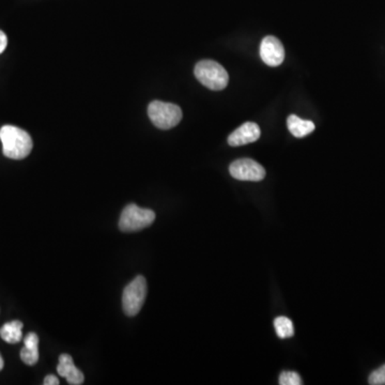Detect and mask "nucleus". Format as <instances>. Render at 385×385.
Listing matches in <instances>:
<instances>
[{
	"instance_id": "f257e3e1",
	"label": "nucleus",
	"mask_w": 385,
	"mask_h": 385,
	"mask_svg": "<svg viewBox=\"0 0 385 385\" xmlns=\"http://www.w3.org/2000/svg\"><path fill=\"white\" fill-rule=\"evenodd\" d=\"M0 140L3 143V155L12 160H23L34 147L30 135L17 126H5L0 129Z\"/></svg>"
},
{
	"instance_id": "f03ea898",
	"label": "nucleus",
	"mask_w": 385,
	"mask_h": 385,
	"mask_svg": "<svg viewBox=\"0 0 385 385\" xmlns=\"http://www.w3.org/2000/svg\"><path fill=\"white\" fill-rule=\"evenodd\" d=\"M194 73L197 80L210 90L219 92L228 85V73L215 60H201L195 66Z\"/></svg>"
},
{
	"instance_id": "7ed1b4c3",
	"label": "nucleus",
	"mask_w": 385,
	"mask_h": 385,
	"mask_svg": "<svg viewBox=\"0 0 385 385\" xmlns=\"http://www.w3.org/2000/svg\"><path fill=\"white\" fill-rule=\"evenodd\" d=\"M148 116L152 124L161 130H169L180 124L182 110L173 103L153 101L149 104Z\"/></svg>"
},
{
	"instance_id": "20e7f679",
	"label": "nucleus",
	"mask_w": 385,
	"mask_h": 385,
	"mask_svg": "<svg viewBox=\"0 0 385 385\" xmlns=\"http://www.w3.org/2000/svg\"><path fill=\"white\" fill-rule=\"evenodd\" d=\"M155 213L152 210L144 209L136 205H129L121 213L119 228L124 233H135L152 225Z\"/></svg>"
},
{
	"instance_id": "39448f33",
	"label": "nucleus",
	"mask_w": 385,
	"mask_h": 385,
	"mask_svg": "<svg viewBox=\"0 0 385 385\" xmlns=\"http://www.w3.org/2000/svg\"><path fill=\"white\" fill-rule=\"evenodd\" d=\"M147 296V281L144 276L135 277L124 291L122 306L126 316H136L144 305Z\"/></svg>"
},
{
	"instance_id": "423d86ee",
	"label": "nucleus",
	"mask_w": 385,
	"mask_h": 385,
	"mask_svg": "<svg viewBox=\"0 0 385 385\" xmlns=\"http://www.w3.org/2000/svg\"><path fill=\"white\" fill-rule=\"evenodd\" d=\"M231 176L240 181L258 182L265 179L266 169L251 159H240L231 163L229 167Z\"/></svg>"
},
{
	"instance_id": "0eeeda50",
	"label": "nucleus",
	"mask_w": 385,
	"mask_h": 385,
	"mask_svg": "<svg viewBox=\"0 0 385 385\" xmlns=\"http://www.w3.org/2000/svg\"><path fill=\"white\" fill-rule=\"evenodd\" d=\"M260 57L268 66H281L285 59V48L277 38L268 36L260 44Z\"/></svg>"
},
{
	"instance_id": "6e6552de",
	"label": "nucleus",
	"mask_w": 385,
	"mask_h": 385,
	"mask_svg": "<svg viewBox=\"0 0 385 385\" xmlns=\"http://www.w3.org/2000/svg\"><path fill=\"white\" fill-rule=\"evenodd\" d=\"M261 135L259 126L255 122H245L238 128L235 132L231 133L228 137V144L231 147L244 146L257 142Z\"/></svg>"
},
{
	"instance_id": "1a4fd4ad",
	"label": "nucleus",
	"mask_w": 385,
	"mask_h": 385,
	"mask_svg": "<svg viewBox=\"0 0 385 385\" xmlns=\"http://www.w3.org/2000/svg\"><path fill=\"white\" fill-rule=\"evenodd\" d=\"M57 372L59 376L64 377L68 384L80 385L84 383V374L74 365L73 358L68 354H61L59 356Z\"/></svg>"
},
{
	"instance_id": "9d476101",
	"label": "nucleus",
	"mask_w": 385,
	"mask_h": 385,
	"mask_svg": "<svg viewBox=\"0 0 385 385\" xmlns=\"http://www.w3.org/2000/svg\"><path fill=\"white\" fill-rule=\"evenodd\" d=\"M21 358L29 366L37 364L39 361V337L37 334L29 333L24 338V348L21 350Z\"/></svg>"
},
{
	"instance_id": "9b49d317",
	"label": "nucleus",
	"mask_w": 385,
	"mask_h": 385,
	"mask_svg": "<svg viewBox=\"0 0 385 385\" xmlns=\"http://www.w3.org/2000/svg\"><path fill=\"white\" fill-rule=\"evenodd\" d=\"M287 126L288 130L296 138H303V137L307 136L310 133L314 132V128H316L312 121L303 120L296 115H290L288 117Z\"/></svg>"
},
{
	"instance_id": "f8f14e48",
	"label": "nucleus",
	"mask_w": 385,
	"mask_h": 385,
	"mask_svg": "<svg viewBox=\"0 0 385 385\" xmlns=\"http://www.w3.org/2000/svg\"><path fill=\"white\" fill-rule=\"evenodd\" d=\"M23 324L19 320L6 324L0 328V336L8 344H17L23 338Z\"/></svg>"
},
{
	"instance_id": "ddd939ff",
	"label": "nucleus",
	"mask_w": 385,
	"mask_h": 385,
	"mask_svg": "<svg viewBox=\"0 0 385 385\" xmlns=\"http://www.w3.org/2000/svg\"><path fill=\"white\" fill-rule=\"evenodd\" d=\"M276 334L279 338H289L294 335L293 324L289 318L277 317L274 320Z\"/></svg>"
},
{
	"instance_id": "4468645a",
	"label": "nucleus",
	"mask_w": 385,
	"mask_h": 385,
	"mask_svg": "<svg viewBox=\"0 0 385 385\" xmlns=\"http://www.w3.org/2000/svg\"><path fill=\"white\" fill-rule=\"evenodd\" d=\"M279 384L281 385H302L301 377L296 372H284L279 376Z\"/></svg>"
},
{
	"instance_id": "2eb2a0df",
	"label": "nucleus",
	"mask_w": 385,
	"mask_h": 385,
	"mask_svg": "<svg viewBox=\"0 0 385 385\" xmlns=\"http://www.w3.org/2000/svg\"><path fill=\"white\" fill-rule=\"evenodd\" d=\"M368 382L372 385H385V365L372 372Z\"/></svg>"
},
{
	"instance_id": "dca6fc26",
	"label": "nucleus",
	"mask_w": 385,
	"mask_h": 385,
	"mask_svg": "<svg viewBox=\"0 0 385 385\" xmlns=\"http://www.w3.org/2000/svg\"><path fill=\"white\" fill-rule=\"evenodd\" d=\"M44 385H58L60 384L59 379L57 377L54 376V375H48L44 379Z\"/></svg>"
},
{
	"instance_id": "f3484780",
	"label": "nucleus",
	"mask_w": 385,
	"mask_h": 385,
	"mask_svg": "<svg viewBox=\"0 0 385 385\" xmlns=\"http://www.w3.org/2000/svg\"><path fill=\"white\" fill-rule=\"evenodd\" d=\"M8 44V38L5 32L0 30V54L6 50Z\"/></svg>"
},
{
	"instance_id": "a211bd4d",
	"label": "nucleus",
	"mask_w": 385,
	"mask_h": 385,
	"mask_svg": "<svg viewBox=\"0 0 385 385\" xmlns=\"http://www.w3.org/2000/svg\"><path fill=\"white\" fill-rule=\"evenodd\" d=\"M3 364H5V363H3V358L0 356V370H3Z\"/></svg>"
}]
</instances>
